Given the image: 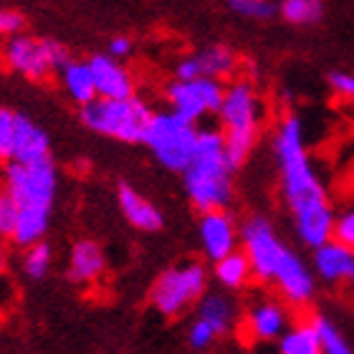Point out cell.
I'll use <instances>...</instances> for the list:
<instances>
[{
  "label": "cell",
  "instance_id": "obj_4",
  "mask_svg": "<svg viewBox=\"0 0 354 354\" xmlns=\"http://www.w3.org/2000/svg\"><path fill=\"white\" fill-rule=\"evenodd\" d=\"M218 114H221L228 160L233 167H241L248 160L259 137V99L253 94V88L245 82L228 86Z\"/></svg>",
  "mask_w": 354,
  "mask_h": 354
},
{
  "label": "cell",
  "instance_id": "obj_1",
  "mask_svg": "<svg viewBox=\"0 0 354 354\" xmlns=\"http://www.w3.org/2000/svg\"><path fill=\"white\" fill-rule=\"evenodd\" d=\"M276 155L281 165L283 195L296 218V230L306 245L319 248L334 236V215L326 192L311 170L309 155L304 147V134L299 119L288 117L276 134Z\"/></svg>",
  "mask_w": 354,
  "mask_h": 354
},
{
  "label": "cell",
  "instance_id": "obj_10",
  "mask_svg": "<svg viewBox=\"0 0 354 354\" xmlns=\"http://www.w3.org/2000/svg\"><path fill=\"white\" fill-rule=\"evenodd\" d=\"M223 96H225V88H223L221 79H213V76L177 79L167 86V102H170L172 111L183 114L190 122H198L205 114L221 111Z\"/></svg>",
  "mask_w": 354,
  "mask_h": 354
},
{
  "label": "cell",
  "instance_id": "obj_21",
  "mask_svg": "<svg viewBox=\"0 0 354 354\" xmlns=\"http://www.w3.org/2000/svg\"><path fill=\"white\" fill-rule=\"evenodd\" d=\"M198 319L207 322L218 332V337H221V334H225L233 326V304L221 294L203 296L198 306Z\"/></svg>",
  "mask_w": 354,
  "mask_h": 354
},
{
  "label": "cell",
  "instance_id": "obj_34",
  "mask_svg": "<svg viewBox=\"0 0 354 354\" xmlns=\"http://www.w3.org/2000/svg\"><path fill=\"white\" fill-rule=\"evenodd\" d=\"M132 48H134V44L127 36H114L109 41V53L114 59H127V56L132 53Z\"/></svg>",
  "mask_w": 354,
  "mask_h": 354
},
{
  "label": "cell",
  "instance_id": "obj_35",
  "mask_svg": "<svg viewBox=\"0 0 354 354\" xmlns=\"http://www.w3.org/2000/svg\"><path fill=\"white\" fill-rule=\"evenodd\" d=\"M6 268H8V248L3 243V238H0V281L6 276Z\"/></svg>",
  "mask_w": 354,
  "mask_h": 354
},
{
  "label": "cell",
  "instance_id": "obj_3",
  "mask_svg": "<svg viewBox=\"0 0 354 354\" xmlns=\"http://www.w3.org/2000/svg\"><path fill=\"white\" fill-rule=\"evenodd\" d=\"M155 111L137 96H96L88 104L79 106V119L91 132L109 137V140L124 142V145H142L147 127Z\"/></svg>",
  "mask_w": 354,
  "mask_h": 354
},
{
  "label": "cell",
  "instance_id": "obj_24",
  "mask_svg": "<svg viewBox=\"0 0 354 354\" xmlns=\"http://www.w3.org/2000/svg\"><path fill=\"white\" fill-rule=\"evenodd\" d=\"M281 352L283 354H317L322 352V339H319L317 324H301L283 334L281 339Z\"/></svg>",
  "mask_w": 354,
  "mask_h": 354
},
{
  "label": "cell",
  "instance_id": "obj_12",
  "mask_svg": "<svg viewBox=\"0 0 354 354\" xmlns=\"http://www.w3.org/2000/svg\"><path fill=\"white\" fill-rule=\"evenodd\" d=\"M119 61L122 59H114L111 53H96V56L88 59V66H91V74H94L96 82V94L99 96L122 99V96L134 94L132 74Z\"/></svg>",
  "mask_w": 354,
  "mask_h": 354
},
{
  "label": "cell",
  "instance_id": "obj_28",
  "mask_svg": "<svg viewBox=\"0 0 354 354\" xmlns=\"http://www.w3.org/2000/svg\"><path fill=\"white\" fill-rule=\"evenodd\" d=\"M15 117L18 111L0 106V162L10 157V145H13V132H15Z\"/></svg>",
  "mask_w": 354,
  "mask_h": 354
},
{
  "label": "cell",
  "instance_id": "obj_16",
  "mask_svg": "<svg viewBox=\"0 0 354 354\" xmlns=\"http://www.w3.org/2000/svg\"><path fill=\"white\" fill-rule=\"evenodd\" d=\"M117 203H119L122 215H124L127 221H129V225H134L137 230L155 233V230L162 228V213H160L145 195H140V192L134 190L132 185L119 183Z\"/></svg>",
  "mask_w": 354,
  "mask_h": 354
},
{
  "label": "cell",
  "instance_id": "obj_22",
  "mask_svg": "<svg viewBox=\"0 0 354 354\" xmlns=\"http://www.w3.org/2000/svg\"><path fill=\"white\" fill-rule=\"evenodd\" d=\"M251 273H253L251 261H248L245 253L233 251V253H228V256H223L221 261H215V279L228 288L243 286Z\"/></svg>",
  "mask_w": 354,
  "mask_h": 354
},
{
  "label": "cell",
  "instance_id": "obj_33",
  "mask_svg": "<svg viewBox=\"0 0 354 354\" xmlns=\"http://www.w3.org/2000/svg\"><path fill=\"white\" fill-rule=\"evenodd\" d=\"M329 84L337 94L347 96V99H354V76L352 74H332L329 76Z\"/></svg>",
  "mask_w": 354,
  "mask_h": 354
},
{
  "label": "cell",
  "instance_id": "obj_18",
  "mask_svg": "<svg viewBox=\"0 0 354 354\" xmlns=\"http://www.w3.org/2000/svg\"><path fill=\"white\" fill-rule=\"evenodd\" d=\"M276 283H279L281 294L286 296L291 304H306L314 294V283L311 276L306 271V266L301 263V259L296 253H288V259L283 261L281 271L276 273Z\"/></svg>",
  "mask_w": 354,
  "mask_h": 354
},
{
  "label": "cell",
  "instance_id": "obj_13",
  "mask_svg": "<svg viewBox=\"0 0 354 354\" xmlns=\"http://www.w3.org/2000/svg\"><path fill=\"white\" fill-rule=\"evenodd\" d=\"M236 68V53L225 46H210L205 51L187 56L177 64V79H198V76H213L223 79Z\"/></svg>",
  "mask_w": 354,
  "mask_h": 354
},
{
  "label": "cell",
  "instance_id": "obj_15",
  "mask_svg": "<svg viewBox=\"0 0 354 354\" xmlns=\"http://www.w3.org/2000/svg\"><path fill=\"white\" fill-rule=\"evenodd\" d=\"M104 268H106V259H104L102 245L96 241H76L74 248H71V256H68V279L76 286H91L104 276Z\"/></svg>",
  "mask_w": 354,
  "mask_h": 354
},
{
  "label": "cell",
  "instance_id": "obj_26",
  "mask_svg": "<svg viewBox=\"0 0 354 354\" xmlns=\"http://www.w3.org/2000/svg\"><path fill=\"white\" fill-rule=\"evenodd\" d=\"M18 221H21V205H18V200L3 187V190H0V238H3V241H13Z\"/></svg>",
  "mask_w": 354,
  "mask_h": 354
},
{
  "label": "cell",
  "instance_id": "obj_7",
  "mask_svg": "<svg viewBox=\"0 0 354 354\" xmlns=\"http://www.w3.org/2000/svg\"><path fill=\"white\" fill-rule=\"evenodd\" d=\"M71 59V51L53 38L15 33L6 44V64L30 82H44L51 74H59Z\"/></svg>",
  "mask_w": 354,
  "mask_h": 354
},
{
  "label": "cell",
  "instance_id": "obj_19",
  "mask_svg": "<svg viewBox=\"0 0 354 354\" xmlns=\"http://www.w3.org/2000/svg\"><path fill=\"white\" fill-rule=\"evenodd\" d=\"M61 74V86L64 91L68 94V99L79 106L88 104L91 99H96V82H94V74H91V66H88V61H76L71 59L66 66L59 71Z\"/></svg>",
  "mask_w": 354,
  "mask_h": 354
},
{
  "label": "cell",
  "instance_id": "obj_29",
  "mask_svg": "<svg viewBox=\"0 0 354 354\" xmlns=\"http://www.w3.org/2000/svg\"><path fill=\"white\" fill-rule=\"evenodd\" d=\"M230 10H236L238 15H245V18H271L273 6L268 0H228Z\"/></svg>",
  "mask_w": 354,
  "mask_h": 354
},
{
  "label": "cell",
  "instance_id": "obj_17",
  "mask_svg": "<svg viewBox=\"0 0 354 354\" xmlns=\"http://www.w3.org/2000/svg\"><path fill=\"white\" fill-rule=\"evenodd\" d=\"M314 266L322 279L326 281H354V248L329 238L317 248Z\"/></svg>",
  "mask_w": 354,
  "mask_h": 354
},
{
  "label": "cell",
  "instance_id": "obj_30",
  "mask_svg": "<svg viewBox=\"0 0 354 354\" xmlns=\"http://www.w3.org/2000/svg\"><path fill=\"white\" fill-rule=\"evenodd\" d=\"M218 339V332L213 326L203 322V319H195V324L190 326V334H187V342H190L192 349H207L213 342Z\"/></svg>",
  "mask_w": 354,
  "mask_h": 354
},
{
  "label": "cell",
  "instance_id": "obj_20",
  "mask_svg": "<svg viewBox=\"0 0 354 354\" xmlns=\"http://www.w3.org/2000/svg\"><path fill=\"white\" fill-rule=\"evenodd\" d=\"M248 332L253 339L268 342L286 332V311L279 304H261L248 319Z\"/></svg>",
  "mask_w": 354,
  "mask_h": 354
},
{
  "label": "cell",
  "instance_id": "obj_32",
  "mask_svg": "<svg viewBox=\"0 0 354 354\" xmlns=\"http://www.w3.org/2000/svg\"><path fill=\"white\" fill-rule=\"evenodd\" d=\"M23 28V15L18 10H0V36H15Z\"/></svg>",
  "mask_w": 354,
  "mask_h": 354
},
{
  "label": "cell",
  "instance_id": "obj_2",
  "mask_svg": "<svg viewBox=\"0 0 354 354\" xmlns=\"http://www.w3.org/2000/svg\"><path fill=\"white\" fill-rule=\"evenodd\" d=\"M233 165L225 152V137L215 129H203L198 134V147L190 165L183 170L185 192L200 213L205 210H221L233 198Z\"/></svg>",
  "mask_w": 354,
  "mask_h": 354
},
{
  "label": "cell",
  "instance_id": "obj_6",
  "mask_svg": "<svg viewBox=\"0 0 354 354\" xmlns=\"http://www.w3.org/2000/svg\"><path fill=\"white\" fill-rule=\"evenodd\" d=\"M198 129L195 122L185 119L177 111H160L152 114V122L147 127L145 142L149 152L162 167L172 172H183L190 165L195 147H198Z\"/></svg>",
  "mask_w": 354,
  "mask_h": 354
},
{
  "label": "cell",
  "instance_id": "obj_23",
  "mask_svg": "<svg viewBox=\"0 0 354 354\" xmlns=\"http://www.w3.org/2000/svg\"><path fill=\"white\" fill-rule=\"evenodd\" d=\"M53 266V248L46 241H38V243L23 248V261H21V271L26 273V279L30 281H41L48 276Z\"/></svg>",
  "mask_w": 354,
  "mask_h": 354
},
{
  "label": "cell",
  "instance_id": "obj_25",
  "mask_svg": "<svg viewBox=\"0 0 354 354\" xmlns=\"http://www.w3.org/2000/svg\"><path fill=\"white\" fill-rule=\"evenodd\" d=\"M281 13L288 23H314L322 18V3L319 0H283Z\"/></svg>",
  "mask_w": 354,
  "mask_h": 354
},
{
  "label": "cell",
  "instance_id": "obj_27",
  "mask_svg": "<svg viewBox=\"0 0 354 354\" xmlns=\"http://www.w3.org/2000/svg\"><path fill=\"white\" fill-rule=\"evenodd\" d=\"M314 324H317L319 339H322V352H326V354H347L349 352V344L342 339V334L337 332V326H334L329 319L317 317L314 319Z\"/></svg>",
  "mask_w": 354,
  "mask_h": 354
},
{
  "label": "cell",
  "instance_id": "obj_14",
  "mask_svg": "<svg viewBox=\"0 0 354 354\" xmlns=\"http://www.w3.org/2000/svg\"><path fill=\"white\" fill-rule=\"evenodd\" d=\"M51 157V140L41 127L26 114L15 117V132L13 145H10V157L13 162H33V160H44Z\"/></svg>",
  "mask_w": 354,
  "mask_h": 354
},
{
  "label": "cell",
  "instance_id": "obj_9",
  "mask_svg": "<svg viewBox=\"0 0 354 354\" xmlns=\"http://www.w3.org/2000/svg\"><path fill=\"white\" fill-rule=\"evenodd\" d=\"M241 238H243L245 256L251 261L253 276H259L261 281L276 279V273L281 271L291 251L273 233L271 223L263 218H251L241 230Z\"/></svg>",
  "mask_w": 354,
  "mask_h": 354
},
{
  "label": "cell",
  "instance_id": "obj_5",
  "mask_svg": "<svg viewBox=\"0 0 354 354\" xmlns=\"http://www.w3.org/2000/svg\"><path fill=\"white\" fill-rule=\"evenodd\" d=\"M3 187H6L21 210L26 213H51L59 192V170L51 157L33 160V162H13L8 160L3 170Z\"/></svg>",
  "mask_w": 354,
  "mask_h": 354
},
{
  "label": "cell",
  "instance_id": "obj_8",
  "mask_svg": "<svg viewBox=\"0 0 354 354\" xmlns=\"http://www.w3.org/2000/svg\"><path fill=\"white\" fill-rule=\"evenodd\" d=\"M207 286L205 266L198 261L180 263L175 268H167L160 273L155 286L149 291V301L162 317H180L187 306L203 299Z\"/></svg>",
  "mask_w": 354,
  "mask_h": 354
},
{
  "label": "cell",
  "instance_id": "obj_31",
  "mask_svg": "<svg viewBox=\"0 0 354 354\" xmlns=\"http://www.w3.org/2000/svg\"><path fill=\"white\" fill-rule=\"evenodd\" d=\"M334 238H337L339 243L354 248V210L344 213L339 221L334 223Z\"/></svg>",
  "mask_w": 354,
  "mask_h": 354
},
{
  "label": "cell",
  "instance_id": "obj_11",
  "mask_svg": "<svg viewBox=\"0 0 354 354\" xmlns=\"http://www.w3.org/2000/svg\"><path fill=\"white\" fill-rule=\"evenodd\" d=\"M236 225L225 210H205L200 215V243L210 261H221L223 256L236 251Z\"/></svg>",
  "mask_w": 354,
  "mask_h": 354
}]
</instances>
